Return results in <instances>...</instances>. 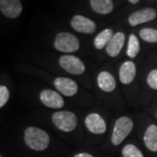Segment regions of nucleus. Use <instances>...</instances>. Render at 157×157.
<instances>
[{
    "instance_id": "23",
    "label": "nucleus",
    "mask_w": 157,
    "mask_h": 157,
    "mask_svg": "<svg viewBox=\"0 0 157 157\" xmlns=\"http://www.w3.org/2000/svg\"><path fill=\"white\" fill-rule=\"evenodd\" d=\"M73 157H94L92 155H90L88 153H84V152H82V153H78V154H76Z\"/></svg>"
},
{
    "instance_id": "7",
    "label": "nucleus",
    "mask_w": 157,
    "mask_h": 157,
    "mask_svg": "<svg viewBox=\"0 0 157 157\" xmlns=\"http://www.w3.org/2000/svg\"><path fill=\"white\" fill-rule=\"evenodd\" d=\"M39 99L45 107L52 109H59L65 106V101L62 96L59 93L53 90H43L39 94Z\"/></svg>"
},
{
    "instance_id": "21",
    "label": "nucleus",
    "mask_w": 157,
    "mask_h": 157,
    "mask_svg": "<svg viewBox=\"0 0 157 157\" xmlns=\"http://www.w3.org/2000/svg\"><path fill=\"white\" fill-rule=\"evenodd\" d=\"M10 98V92L6 86L0 85V108L4 107Z\"/></svg>"
},
{
    "instance_id": "22",
    "label": "nucleus",
    "mask_w": 157,
    "mask_h": 157,
    "mask_svg": "<svg viewBox=\"0 0 157 157\" xmlns=\"http://www.w3.org/2000/svg\"><path fill=\"white\" fill-rule=\"evenodd\" d=\"M147 82L152 89L157 90V69H154L148 73L147 77Z\"/></svg>"
},
{
    "instance_id": "6",
    "label": "nucleus",
    "mask_w": 157,
    "mask_h": 157,
    "mask_svg": "<svg viewBox=\"0 0 157 157\" xmlns=\"http://www.w3.org/2000/svg\"><path fill=\"white\" fill-rule=\"evenodd\" d=\"M85 126L90 133L94 135H102L107 130V124L101 114L92 113L85 119Z\"/></svg>"
},
{
    "instance_id": "8",
    "label": "nucleus",
    "mask_w": 157,
    "mask_h": 157,
    "mask_svg": "<svg viewBox=\"0 0 157 157\" xmlns=\"http://www.w3.org/2000/svg\"><path fill=\"white\" fill-rule=\"evenodd\" d=\"M71 26L80 33L92 34L96 31L95 22L82 15H74L71 20Z\"/></svg>"
},
{
    "instance_id": "19",
    "label": "nucleus",
    "mask_w": 157,
    "mask_h": 157,
    "mask_svg": "<svg viewBox=\"0 0 157 157\" xmlns=\"http://www.w3.org/2000/svg\"><path fill=\"white\" fill-rule=\"evenodd\" d=\"M140 39L147 43H157V29L143 28L139 32Z\"/></svg>"
},
{
    "instance_id": "12",
    "label": "nucleus",
    "mask_w": 157,
    "mask_h": 157,
    "mask_svg": "<svg viewBox=\"0 0 157 157\" xmlns=\"http://www.w3.org/2000/svg\"><path fill=\"white\" fill-rule=\"evenodd\" d=\"M126 41V35L124 33L118 32L113 34L112 39L106 46V52L111 58L117 57L123 48Z\"/></svg>"
},
{
    "instance_id": "10",
    "label": "nucleus",
    "mask_w": 157,
    "mask_h": 157,
    "mask_svg": "<svg viewBox=\"0 0 157 157\" xmlns=\"http://www.w3.org/2000/svg\"><path fill=\"white\" fill-rule=\"evenodd\" d=\"M53 84L59 93L67 97L74 96L78 92V85L70 78L59 77L54 79Z\"/></svg>"
},
{
    "instance_id": "5",
    "label": "nucleus",
    "mask_w": 157,
    "mask_h": 157,
    "mask_svg": "<svg viewBox=\"0 0 157 157\" xmlns=\"http://www.w3.org/2000/svg\"><path fill=\"white\" fill-rule=\"evenodd\" d=\"M59 64L62 69L73 75H81L86 71L83 61L78 57L72 54H64L59 59Z\"/></svg>"
},
{
    "instance_id": "13",
    "label": "nucleus",
    "mask_w": 157,
    "mask_h": 157,
    "mask_svg": "<svg viewBox=\"0 0 157 157\" xmlns=\"http://www.w3.org/2000/svg\"><path fill=\"white\" fill-rule=\"evenodd\" d=\"M136 76V66L132 60L123 62L119 69V78L124 85L131 84Z\"/></svg>"
},
{
    "instance_id": "14",
    "label": "nucleus",
    "mask_w": 157,
    "mask_h": 157,
    "mask_svg": "<svg viewBox=\"0 0 157 157\" xmlns=\"http://www.w3.org/2000/svg\"><path fill=\"white\" fill-rule=\"evenodd\" d=\"M97 85L105 93H112L116 88V80L111 73L102 71L97 76Z\"/></svg>"
},
{
    "instance_id": "15",
    "label": "nucleus",
    "mask_w": 157,
    "mask_h": 157,
    "mask_svg": "<svg viewBox=\"0 0 157 157\" xmlns=\"http://www.w3.org/2000/svg\"><path fill=\"white\" fill-rule=\"evenodd\" d=\"M143 140L147 149L152 152H157V126L152 124L145 131Z\"/></svg>"
},
{
    "instance_id": "25",
    "label": "nucleus",
    "mask_w": 157,
    "mask_h": 157,
    "mask_svg": "<svg viewBox=\"0 0 157 157\" xmlns=\"http://www.w3.org/2000/svg\"><path fill=\"white\" fill-rule=\"evenodd\" d=\"M0 157H1V155H0Z\"/></svg>"
},
{
    "instance_id": "11",
    "label": "nucleus",
    "mask_w": 157,
    "mask_h": 157,
    "mask_svg": "<svg viewBox=\"0 0 157 157\" xmlns=\"http://www.w3.org/2000/svg\"><path fill=\"white\" fill-rule=\"evenodd\" d=\"M22 10V3L19 0H0V11L6 17L16 18Z\"/></svg>"
},
{
    "instance_id": "16",
    "label": "nucleus",
    "mask_w": 157,
    "mask_h": 157,
    "mask_svg": "<svg viewBox=\"0 0 157 157\" xmlns=\"http://www.w3.org/2000/svg\"><path fill=\"white\" fill-rule=\"evenodd\" d=\"M92 10L101 15H107L113 10V3L111 0H91L89 2Z\"/></svg>"
},
{
    "instance_id": "24",
    "label": "nucleus",
    "mask_w": 157,
    "mask_h": 157,
    "mask_svg": "<svg viewBox=\"0 0 157 157\" xmlns=\"http://www.w3.org/2000/svg\"><path fill=\"white\" fill-rule=\"evenodd\" d=\"M128 2L131 4H137V3H139V0H129Z\"/></svg>"
},
{
    "instance_id": "18",
    "label": "nucleus",
    "mask_w": 157,
    "mask_h": 157,
    "mask_svg": "<svg viewBox=\"0 0 157 157\" xmlns=\"http://www.w3.org/2000/svg\"><path fill=\"white\" fill-rule=\"evenodd\" d=\"M140 41L135 34H130L128 42V49H127V55L130 59H135L140 52Z\"/></svg>"
},
{
    "instance_id": "3",
    "label": "nucleus",
    "mask_w": 157,
    "mask_h": 157,
    "mask_svg": "<svg viewBox=\"0 0 157 157\" xmlns=\"http://www.w3.org/2000/svg\"><path fill=\"white\" fill-rule=\"evenodd\" d=\"M52 123L60 131L69 133L76 128L78 119L76 114L70 111H58L52 115Z\"/></svg>"
},
{
    "instance_id": "4",
    "label": "nucleus",
    "mask_w": 157,
    "mask_h": 157,
    "mask_svg": "<svg viewBox=\"0 0 157 157\" xmlns=\"http://www.w3.org/2000/svg\"><path fill=\"white\" fill-rule=\"evenodd\" d=\"M54 48L61 52H74L79 49V41L74 34L61 32L54 39Z\"/></svg>"
},
{
    "instance_id": "17",
    "label": "nucleus",
    "mask_w": 157,
    "mask_h": 157,
    "mask_svg": "<svg viewBox=\"0 0 157 157\" xmlns=\"http://www.w3.org/2000/svg\"><path fill=\"white\" fill-rule=\"evenodd\" d=\"M113 34H114L113 31L110 28H107L101 31L94 38V47L97 50H101L103 48H106V46L109 43L110 39H112Z\"/></svg>"
},
{
    "instance_id": "9",
    "label": "nucleus",
    "mask_w": 157,
    "mask_h": 157,
    "mask_svg": "<svg viewBox=\"0 0 157 157\" xmlns=\"http://www.w3.org/2000/svg\"><path fill=\"white\" fill-rule=\"evenodd\" d=\"M156 17V11L153 8H143L134 11L128 17V24L131 26H137L140 24L149 22Z\"/></svg>"
},
{
    "instance_id": "20",
    "label": "nucleus",
    "mask_w": 157,
    "mask_h": 157,
    "mask_svg": "<svg viewBox=\"0 0 157 157\" xmlns=\"http://www.w3.org/2000/svg\"><path fill=\"white\" fill-rule=\"evenodd\" d=\"M121 154L123 157H144L140 149L133 144L125 145L122 148Z\"/></svg>"
},
{
    "instance_id": "2",
    "label": "nucleus",
    "mask_w": 157,
    "mask_h": 157,
    "mask_svg": "<svg viewBox=\"0 0 157 157\" xmlns=\"http://www.w3.org/2000/svg\"><path fill=\"white\" fill-rule=\"evenodd\" d=\"M134 128V122L131 118L121 116L115 121L113 129L111 142L113 146H119L123 142L125 139L131 133Z\"/></svg>"
},
{
    "instance_id": "1",
    "label": "nucleus",
    "mask_w": 157,
    "mask_h": 157,
    "mask_svg": "<svg viewBox=\"0 0 157 157\" xmlns=\"http://www.w3.org/2000/svg\"><path fill=\"white\" fill-rule=\"evenodd\" d=\"M25 142L35 151H43L50 144V137L43 129L36 127H29L25 131Z\"/></svg>"
}]
</instances>
